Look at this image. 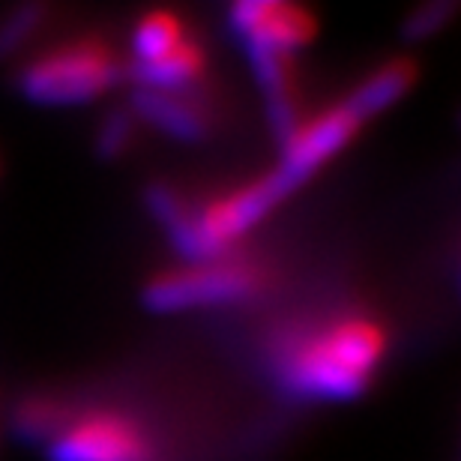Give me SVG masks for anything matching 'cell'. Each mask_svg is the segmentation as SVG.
<instances>
[{"mask_svg": "<svg viewBox=\"0 0 461 461\" xmlns=\"http://www.w3.org/2000/svg\"><path fill=\"white\" fill-rule=\"evenodd\" d=\"M386 350L384 330L363 315L324 321L276 348V372L303 399L345 402L368 386Z\"/></svg>", "mask_w": 461, "mask_h": 461, "instance_id": "cell-1", "label": "cell"}, {"mask_svg": "<svg viewBox=\"0 0 461 461\" xmlns=\"http://www.w3.org/2000/svg\"><path fill=\"white\" fill-rule=\"evenodd\" d=\"M120 76L123 67L105 42L72 40L24 63L18 72V87L40 105H87L108 94Z\"/></svg>", "mask_w": 461, "mask_h": 461, "instance_id": "cell-2", "label": "cell"}, {"mask_svg": "<svg viewBox=\"0 0 461 461\" xmlns=\"http://www.w3.org/2000/svg\"><path fill=\"white\" fill-rule=\"evenodd\" d=\"M261 285L264 273L255 264L222 255L207 258V261H189L186 267H174V270L156 276L147 285L144 303L153 312L213 309L255 297Z\"/></svg>", "mask_w": 461, "mask_h": 461, "instance_id": "cell-3", "label": "cell"}, {"mask_svg": "<svg viewBox=\"0 0 461 461\" xmlns=\"http://www.w3.org/2000/svg\"><path fill=\"white\" fill-rule=\"evenodd\" d=\"M49 456L51 461H159L153 438L117 411L69 417L49 440Z\"/></svg>", "mask_w": 461, "mask_h": 461, "instance_id": "cell-4", "label": "cell"}, {"mask_svg": "<svg viewBox=\"0 0 461 461\" xmlns=\"http://www.w3.org/2000/svg\"><path fill=\"white\" fill-rule=\"evenodd\" d=\"M363 123H366V117L350 105V99L327 108V112L318 114L315 120L300 123L288 141H282V159L273 171L297 192L303 183L315 177L336 153L345 150L350 144V138L363 129Z\"/></svg>", "mask_w": 461, "mask_h": 461, "instance_id": "cell-5", "label": "cell"}, {"mask_svg": "<svg viewBox=\"0 0 461 461\" xmlns=\"http://www.w3.org/2000/svg\"><path fill=\"white\" fill-rule=\"evenodd\" d=\"M228 22L246 45V54L294 58L315 40V18L309 9L282 0H240L228 9Z\"/></svg>", "mask_w": 461, "mask_h": 461, "instance_id": "cell-6", "label": "cell"}, {"mask_svg": "<svg viewBox=\"0 0 461 461\" xmlns=\"http://www.w3.org/2000/svg\"><path fill=\"white\" fill-rule=\"evenodd\" d=\"M129 112L135 114V120H147L162 135L177 138V141H201L207 135V112L186 90H177V94L135 90Z\"/></svg>", "mask_w": 461, "mask_h": 461, "instance_id": "cell-7", "label": "cell"}, {"mask_svg": "<svg viewBox=\"0 0 461 461\" xmlns=\"http://www.w3.org/2000/svg\"><path fill=\"white\" fill-rule=\"evenodd\" d=\"M204 69V54L195 42H180L177 49L162 54L156 60L132 63L129 76L135 81V90H159V94H177L195 85V78Z\"/></svg>", "mask_w": 461, "mask_h": 461, "instance_id": "cell-8", "label": "cell"}, {"mask_svg": "<svg viewBox=\"0 0 461 461\" xmlns=\"http://www.w3.org/2000/svg\"><path fill=\"white\" fill-rule=\"evenodd\" d=\"M413 78H417V67H413L411 60H404V58L386 60L384 67H377L372 72V76L359 81L357 90L348 99H350V105L368 120L399 103V99L411 90Z\"/></svg>", "mask_w": 461, "mask_h": 461, "instance_id": "cell-9", "label": "cell"}, {"mask_svg": "<svg viewBox=\"0 0 461 461\" xmlns=\"http://www.w3.org/2000/svg\"><path fill=\"white\" fill-rule=\"evenodd\" d=\"M180 42H186V31H183V22L177 15L165 13V9L147 13L132 31V58H135L132 63L162 58V54L177 49Z\"/></svg>", "mask_w": 461, "mask_h": 461, "instance_id": "cell-10", "label": "cell"}, {"mask_svg": "<svg viewBox=\"0 0 461 461\" xmlns=\"http://www.w3.org/2000/svg\"><path fill=\"white\" fill-rule=\"evenodd\" d=\"M67 420H69V411L63 408L60 402L45 399V395L24 399L15 408V417H13L18 435L31 438V440H45V444L67 426Z\"/></svg>", "mask_w": 461, "mask_h": 461, "instance_id": "cell-11", "label": "cell"}, {"mask_svg": "<svg viewBox=\"0 0 461 461\" xmlns=\"http://www.w3.org/2000/svg\"><path fill=\"white\" fill-rule=\"evenodd\" d=\"M45 15H49V6H42V4H22V6L9 9V13L0 18V60L22 51L24 45L40 33Z\"/></svg>", "mask_w": 461, "mask_h": 461, "instance_id": "cell-12", "label": "cell"}, {"mask_svg": "<svg viewBox=\"0 0 461 461\" xmlns=\"http://www.w3.org/2000/svg\"><path fill=\"white\" fill-rule=\"evenodd\" d=\"M132 135H135V114L129 108H114L108 112L103 126L96 132V153L103 159H117L129 150L132 144Z\"/></svg>", "mask_w": 461, "mask_h": 461, "instance_id": "cell-13", "label": "cell"}, {"mask_svg": "<svg viewBox=\"0 0 461 461\" xmlns=\"http://www.w3.org/2000/svg\"><path fill=\"white\" fill-rule=\"evenodd\" d=\"M453 15H456V6L449 4V0L422 4L404 18V36H408V40H429V36H435L438 31H444Z\"/></svg>", "mask_w": 461, "mask_h": 461, "instance_id": "cell-14", "label": "cell"}]
</instances>
